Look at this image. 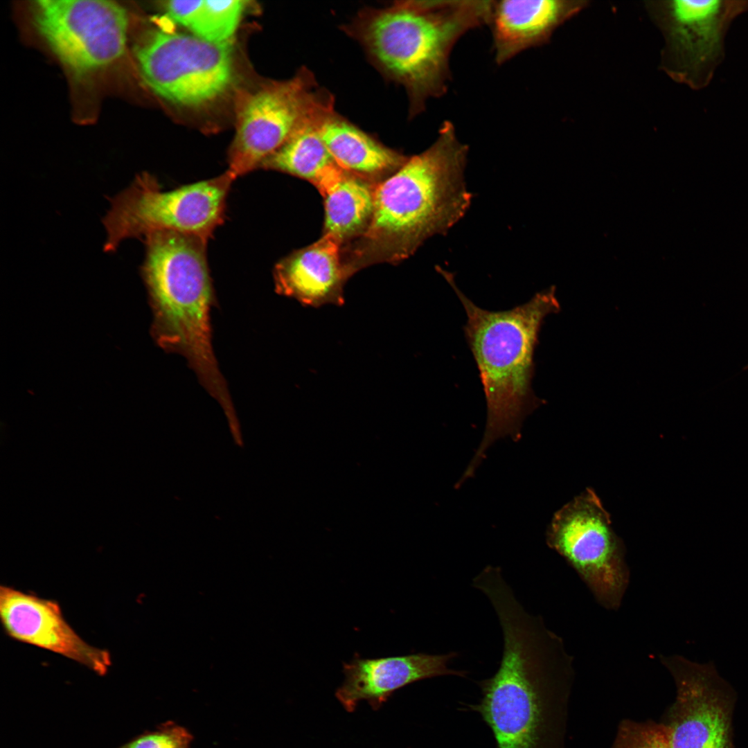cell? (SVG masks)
I'll return each mask as SVG.
<instances>
[{
    "mask_svg": "<svg viewBox=\"0 0 748 748\" xmlns=\"http://www.w3.org/2000/svg\"><path fill=\"white\" fill-rule=\"evenodd\" d=\"M467 314L465 337L477 366L487 404L483 440L464 474L473 476L486 452L497 440L517 441L525 418L543 400L532 387L534 355L545 317L560 310L551 287L528 302L506 310L481 308L456 286L452 274L438 267Z\"/></svg>",
    "mask_w": 748,
    "mask_h": 748,
    "instance_id": "277c9868",
    "label": "cell"
},
{
    "mask_svg": "<svg viewBox=\"0 0 748 748\" xmlns=\"http://www.w3.org/2000/svg\"><path fill=\"white\" fill-rule=\"evenodd\" d=\"M556 0H492L488 26L495 61L503 64L544 42L564 15Z\"/></svg>",
    "mask_w": 748,
    "mask_h": 748,
    "instance_id": "2e32d148",
    "label": "cell"
},
{
    "mask_svg": "<svg viewBox=\"0 0 748 748\" xmlns=\"http://www.w3.org/2000/svg\"><path fill=\"white\" fill-rule=\"evenodd\" d=\"M491 8L492 0L400 1L362 9L344 29L386 78L404 88L413 118L447 92L454 46L488 24Z\"/></svg>",
    "mask_w": 748,
    "mask_h": 748,
    "instance_id": "7a4b0ae2",
    "label": "cell"
},
{
    "mask_svg": "<svg viewBox=\"0 0 748 748\" xmlns=\"http://www.w3.org/2000/svg\"><path fill=\"white\" fill-rule=\"evenodd\" d=\"M142 276L154 311V333L163 348L184 355L200 380L220 375L213 351L210 312L213 288L207 240L175 231L143 239Z\"/></svg>",
    "mask_w": 748,
    "mask_h": 748,
    "instance_id": "5b68a950",
    "label": "cell"
},
{
    "mask_svg": "<svg viewBox=\"0 0 748 748\" xmlns=\"http://www.w3.org/2000/svg\"><path fill=\"white\" fill-rule=\"evenodd\" d=\"M143 78L161 98L199 107L225 93L233 80L229 42L213 43L195 35L154 30L136 50Z\"/></svg>",
    "mask_w": 748,
    "mask_h": 748,
    "instance_id": "9c48e42d",
    "label": "cell"
},
{
    "mask_svg": "<svg viewBox=\"0 0 748 748\" xmlns=\"http://www.w3.org/2000/svg\"><path fill=\"white\" fill-rule=\"evenodd\" d=\"M334 109L319 112L305 122L260 168L287 172L314 184L324 196L347 174L335 161L319 132Z\"/></svg>",
    "mask_w": 748,
    "mask_h": 748,
    "instance_id": "e0dca14e",
    "label": "cell"
},
{
    "mask_svg": "<svg viewBox=\"0 0 748 748\" xmlns=\"http://www.w3.org/2000/svg\"><path fill=\"white\" fill-rule=\"evenodd\" d=\"M467 152L454 124L445 121L429 148L377 185L372 216L355 250V271L407 258L465 215L471 200L463 177Z\"/></svg>",
    "mask_w": 748,
    "mask_h": 748,
    "instance_id": "3957f363",
    "label": "cell"
},
{
    "mask_svg": "<svg viewBox=\"0 0 748 748\" xmlns=\"http://www.w3.org/2000/svg\"><path fill=\"white\" fill-rule=\"evenodd\" d=\"M458 656L450 652L365 659L355 654L343 664L344 679L335 696L348 712L354 711L362 700L378 710L395 691L411 683L444 675L465 677L466 671L448 667Z\"/></svg>",
    "mask_w": 748,
    "mask_h": 748,
    "instance_id": "4fadbf2b",
    "label": "cell"
},
{
    "mask_svg": "<svg viewBox=\"0 0 748 748\" xmlns=\"http://www.w3.org/2000/svg\"><path fill=\"white\" fill-rule=\"evenodd\" d=\"M333 102L306 68L290 80L270 82L245 94L238 108L227 171L235 179L260 168L305 122Z\"/></svg>",
    "mask_w": 748,
    "mask_h": 748,
    "instance_id": "52a82bcc",
    "label": "cell"
},
{
    "mask_svg": "<svg viewBox=\"0 0 748 748\" xmlns=\"http://www.w3.org/2000/svg\"><path fill=\"white\" fill-rule=\"evenodd\" d=\"M235 178L226 171L214 178L163 190L148 172L109 199L103 223V249L112 252L128 238L144 239L159 231H175L208 240L223 221Z\"/></svg>",
    "mask_w": 748,
    "mask_h": 748,
    "instance_id": "8992f818",
    "label": "cell"
},
{
    "mask_svg": "<svg viewBox=\"0 0 748 748\" xmlns=\"http://www.w3.org/2000/svg\"><path fill=\"white\" fill-rule=\"evenodd\" d=\"M193 740V736L186 728L169 720L119 748H190Z\"/></svg>",
    "mask_w": 748,
    "mask_h": 748,
    "instance_id": "44dd1931",
    "label": "cell"
},
{
    "mask_svg": "<svg viewBox=\"0 0 748 748\" xmlns=\"http://www.w3.org/2000/svg\"><path fill=\"white\" fill-rule=\"evenodd\" d=\"M245 7L244 1H169L164 8L195 36L213 43L231 39Z\"/></svg>",
    "mask_w": 748,
    "mask_h": 748,
    "instance_id": "ffe728a7",
    "label": "cell"
},
{
    "mask_svg": "<svg viewBox=\"0 0 748 748\" xmlns=\"http://www.w3.org/2000/svg\"><path fill=\"white\" fill-rule=\"evenodd\" d=\"M319 132L336 163L347 172L376 175L397 170L408 159L382 145L335 111L324 118Z\"/></svg>",
    "mask_w": 748,
    "mask_h": 748,
    "instance_id": "ac0fdd59",
    "label": "cell"
},
{
    "mask_svg": "<svg viewBox=\"0 0 748 748\" xmlns=\"http://www.w3.org/2000/svg\"><path fill=\"white\" fill-rule=\"evenodd\" d=\"M546 543L576 571L600 605L619 608L630 581L625 549L593 490L587 489L555 513Z\"/></svg>",
    "mask_w": 748,
    "mask_h": 748,
    "instance_id": "ba28073f",
    "label": "cell"
},
{
    "mask_svg": "<svg viewBox=\"0 0 748 748\" xmlns=\"http://www.w3.org/2000/svg\"><path fill=\"white\" fill-rule=\"evenodd\" d=\"M623 748H670L664 729L638 727L626 738Z\"/></svg>",
    "mask_w": 748,
    "mask_h": 748,
    "instance_id": "7402d4cb",
    "label": "cell"
},
{
    "mask_svg": "<svg viewBox=\"0 0 748 748\" xmlns=\"http://www.w3.org/2000/svg\"><path fill=\"white\" fill-rule=\"evenodd\" d=\"M33 8L39 34L59 60L78 75L103 69L125 52L128 15L114 1L39 0Z\"/></svg>",
    "mask_w": 748,
    "mask_h": 748,
    "instance_id": "30bf717a",
    "label": "cell"
},
{
    "mask_svg": "<svg viewBox=\"0 0 748 748\" xmlns=\"http://www.w3.org/2000/svg\"><path fill=\"white\" fill-rule=\"evenodd\" d=\"M496 615L504 640L496 673L478 682L482 697L469 708L490 729L496 748H556V705L573 673L562 639L518 603Z\"/></svg>",
    "mask_w": 748,
    "mask_h": 748,
    "instance_id": "6da1fadb",
    "label": "cell"
},
{
    "mask_svg": "<svg viewBox=\"0 0 748 748\" xmlns=\"http://www.w3.org/2000/svg\"><path fill=\"white\" fill-rule=\"evenodd\" d=\"M340 246L332 236L324 234L280 260L274 272L277 292L305 306L342 305L344 285L353 274L341 260Z\"/></svg>",
    "mask_w": 748,
    "mask_h": 748,
    "instance_id": "5bb4252c",
    "label": "cell"
},
{
    "mask_svg": "<svg viewBox=\"0 0 748 748\" xmlns=\"http://www.w3.org/2000/svg\"><path fill=\"white\" fill-rule=\"evenodd\" d=\"M0 618L6 634L17 641L62 655L100 675L111 666L109 652L84 641L55 600L1 585Z\"/></svg>",
    "mask_w": 748,
    "mask_h": 748,
    "instance_id": "7c38bea8",
    "label": "cell"
},
{
    "mask_svg": "<svg viewBox=\"0 0 748 748\" xmlns=\"http://www.w3.org/2000/svg\"><path fill=\"white\" fill-rule=\"evenodd\" d=\"M325 233L341 242L367 227L373 211V190L348 174L325 196Z\"/></svg>",
    "mask_w": 748,
    "mask_h": 748,
    "instance_id": "d6986e66",
    "label": "cell"
},
{
    "mask_svg": "<svg viewBox=\"0 0 748 748\" xmlns=\"http://www.w3.org/2000/svg\"><path fill=\"white\" fill-rule=\"evenodd\" d=\"M748 10V1H673L672 15L688 56L692 82L704 87L724 57V39L731 21Z\"/></svg>",
    "mask_w": 748,
    "mask_h": 748,
    "instance_id": "9a60e30c",
    "label": "cell"
},
{
    "mask_svg": "<svg viewBox=\"0 0 748 748\" xmlns=\"http://www.w3.org/2000/svg\"><path fill=\"white\" fill-rule=\"evenodd\" d=\"M671 673L677 697L664 729L670 748H731L733 691L712 661L693 662L678 655H660Z\"/></svg>",
    "mask_w": 748,
    "mask_h": 748,
    "instance_id": "8fae6325",
    "label": "cell"
}]
</instances>
